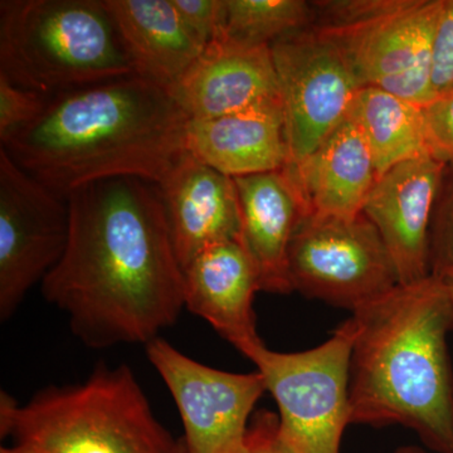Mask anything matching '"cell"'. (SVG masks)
I'll return each mask as SVG.
<instances>
[{"label": "cell", "mask_w": 453, "mask_h": 453, "mask_svg": "<svg viewBox=\"0 0 453 453\" xmlns=\"http://www.w3.org/2000/svg\"><path fill=\"white\" fill-rule=\"evenodd\" d=\"M186 150L229 178L285 169L290 155L281 101L189 120Z\"/></svg>", "instance_id": "e0dca14e"}, {"label": "cell", "mask_w": 453, "mask_h": 453, "mask_svg": "<svg viewBox=\"0 0 453 453\" xmlns=\"http://www.w3.org/2000/svg\"><path fill=\"white\" fill-rule=\"evenodd\" d=\"M241 216V243L257 273L259 291L290 294L288 251L309 216L299 188L285 169L234 178Z\"/></svg>", "instance_id": "9a60e30c"}, {"label": "cell", "mask_w": 453, "mask_h": 453, "mask_svg": "<svg viewBox=\"0 0 453 453\" xmlns=\"http://www.w3.org/2000/svg\"><path fill=\"white\" fill-rule=\"evenodd\" d=\"M134 73L172 89L204 44L184 25L172 0H104Z\"/></svg>", "instance_id": "d6986e66"}, {"label": "cell", "mask_w": 453, "mask_h": 453, "mask_svg": "<svg viewBox=\"0 0 453 453\" xmlns=\"http://www.w3.org/2000/svg\"><path fill=\"white\" fill-rule=\"evenodd\" d=\"M422 110L432 157L453 166V89L432 98Z\"/></svg>", "instance_id": "cb8c5ba5"}, {"label": "cell", "mask_w": 453, "mask_h": 453, "mask_svg": "<svg viewBox=\"0 0 453 453\" xmlns=\"http://www.w3.org/2000/svg\"><path fill=\"white\" fill-rule=\"evenodd\" d=\"M49 98L18 88L0 76V140L4 142L43 113Z\"/></svg>", "instance_id": "603a6c76"}, {"label": "cell", "mask_w": 453, "mask_h": 453, "mask_svg": "<svg viewBox=\"0 0 453 453\" xmlns=\"http://www.w3.org/2000/svg\"><path fill=\"white\" fill-rule=\"evenodd\" d=\"M357 327L344 321L326 342L299 353L262 342L247 356L279 407L280 432L294 453H340L350 421L349 365Z\"/></svg>", "instance_id": "52a82bcc"}, {"label": "cell", "mask_w": 453, "mask_h": 453, "mask_svg": "<svg viewBox=\"0 0 453 453\" xmlns=\"http://www.w3.org/2000/svg\"><path fill=\"white\" fill-rule=\"evenodd\" d=\"M285 170L309 216L356 219L378 180L368 142L349 116L303 162Z\"/></svg>", "instance_id": "ac0fdd59"}, {"label": "cell", "mask_w": 453, "mask_h": 453, "mask_svg": "<svg viewBox=\"0 0 453 453\" xmlns=\"http://www.w3.org/2000/svg\"><path fill=\"white\" fill-rule=\"evenodd\" d=\"M440 279H442L443 282L446 283L447 288H449V295H451V299L453 301V271H449V273L441 276Z\"/></svg>", "instance_id": "f546056e"}, {"label": "cell", "mask_w": 453, "mask_h": 453, "mask_svg": "<svg viewBox=\"0 0 453 453\" xmlns=\"http://www.w3.org/2000/svg\"><path fill=\"white\" fill-rule=\"evenodd\" d=\"M157 188L181 271L213 244L241 242L240 205L234 178L184 150Z\"/></svg>", "instance_id": "5bb4252c"}, {"label": "cell", "mask_w": 453, "mask_h": 453, "mask_svg": "<svg viewBox=\"0 0 453 453\" xmlns=\"http://www.w3.org/2000/svg\"><path fill=\"white\" fill-rule=\"evenodd\" d=\"M348 116L368 142L378 179L399 164L432 157L422 106L384 89L363 86L351 101Z\"/></svg>", "instance_id": "ffe728a7"}, {"label": "cell", "mask_w": 453, "mask_h": 453, "mask_svg": "<svg viewBox=\"0 0 453 453\" xmlns=\"http://www.w3.org/2000/svg\"><path fill=\"white\" fill-rule=\"evenodd\" d=\"M104 0H2L0 76L50 98L133 74Z\"/></svg>", "instance_id": "5b68a950"}, {"label": "cell", "mask_w": 453, "mask_h": 453, "mask_svg": "<svg viewBox=\"0 0 453 453\" xmlns=\"http://www.w3.org/2000/svg\"><path fill=\"white\" fill-rule=\"evenodd\" d=\"M196 40L207 46L222 31L225 0H172Z\"/></svg>", "instance_id": "d4e9b609"}, {"label": "cell", "mask_w": 453, "mask_h": 453, "mask_svg": "<svg viewBox=\"0 0 453 453\" xmlns=\"http://www.w3.org/2000/svg\"><path fill=\"white\" fill-rule=\"evenodd\" d=\"M271 50L290 155L288 166H295L347 118L363 86L338 42L318 27L277 41Z\"/></svg>", "instance_id": "9c48e42d"}, {"label": "cell", "mask_w": 453, "mask_h": 453, "mask_svg": "<svg viewBox=\"0 0 453 453\" xmlns=\"http://www.w3.org/2000/svg\"><path fill=\"white\" fill-rule=\"evenodd\" d=\"M70 237L41 283L83 345L148 344L184 309L159 188L139 178L96 181L67 196Z\"/></svg>", "instance_id": "6da1fadb"}, {"label": "cell", "mask_w": 453, "mask_h": 453, "mask_svg": "<svg viewBox=\"0 0 453 453\" xmlns=\"http://www.w3.org/2000/svg\"><path fill=\"white\" fill-rule=\"evenodd\" d=\"M314 22V4L305 0H225L220 32L244 43L273 46Z\"/></svg>", "instance_id": "44dd1931"}, {"label": "cell", "mask_w": 453, "mask_h": 453, "mask_svg": "<svg viewBox=\"0 0 453 453\" xmlns=\"http://www.w3.org/2000/svg\"><path fill=\"white\" fill-rule=\"evenodd\" d=\"M434 97L453 89V0H443L434 53Z\"/></svg>", "instance_id": "484cf974"}, {"label": "cell", "mask_w": 453, "mask_h": 453, "mask_svg": "<svg viewBox=\"0 0 453 453\" xmlns=\"http://www.w3.org/2000/svg\"><path fill=\"white\" fill-rule=\"evenodd\" d=\"M288 273L292 290L351 312L399 285L388 250L365 213L306 217L291 241Z\"/></svg>", "instance_id": "ba28073f"}, {"label": "cell", "mask_w": 453, "mask_h": 453, "mask_svg": "<svg viewBox=\"0 0 453 453\" xmlns=\"http://www.w3.org/2000/svg\"><path fill=\"white\" fill-rule=\"evenodd\" d=\"M446 169L434 157L399 164L378 179L365 203L363 213L380 232L399 285L431 276L429 226Z\"/></svg>", "instance_id": "7c38bea8"}, {"label": "cell", "mask_w": 453, "mask_h": 453, "mask_svg": "<svg viewBox=\"0 0 453 453\" xmlns=\"http://www.w3.org/2000/svg\"><path fill=\"white\" fill-rule=\"evenodd\" d=\"M351 318V423L403 426L431 451L453 453V301L443 280L395 286Z\"/></svg>", "instance_id": "3957f363"}, {"label": "cell", "mask_w": 453, "mask_h": 453, "mask_svg": "<svg viewBox=\"0 0 453 453\" xmlns=\"http://www.w3.org/2000/svg\"><path fill=\"white\" fill-rule=\"evenodd\" d=\"M0 453H40L35 449H28V447L13 445L12 447H3Z\"/></svg>", "instance_id": "83f0119b"}, {"label": "cell", "mask_w": 453, "mask_h": 453, "mask_svg": "<svg viewBox=\"0 0 453 453\" xmlns=\"http://www.w3.org/2000/svg\"><path fill=\"white\" fill-rule=\"evenodd\" d=\"M170 94L190 120H208L281 101L271 46L219 32Z\"/></svg>", "instance_id": "4fadbf2b"}, {"label": "cell", "mask_w": 453, "mask_h": 453, "mask_svg": "<svg viewBox=\"0 0 453 453\" xmlns=\"http://www.w3.org/2000/svg\"><path fill=\"white\" fill-rule=\"evenodd\" d=\"M70 237V205L0 146V320L58 264Z\"/></svg>", "instance_id": "30bf717a"}, {"label": "cell", "mask_w": 453, "mask_h": 453, "mask_svg": "<svg viewBox=\"0 0 453 453\" xmlns=\"http://www.w3.org/2000/svg\"><path fill=\"white\" fill-rule=\"evenodd\" d=\"M146 356L177 404L187 453H240L267 390L264 377L202 365L159 336L146 344Z\"/></svg>", "instance_id": "8fae6325"}, {"label": "cell", "mask_w": 453, "mask_h": 453, "mask_svg": "<svg viewBox=\"0 0 453 453\" xmlns=\"http://www.w3.org/2000/svg\"><path fill=\"white\" fill-rule=\"evenodd\" d=\"M431 275L453 271V166H447L429 226Z\"/></svg>", "instance_id": "7402d4cb"}, {"label": "cell", "mask_w": 453, "mask_h": 453, "mask_svg": "<svg viewBox=\"0 0 453 453\" xmlns=\"http://www.w3.org/2000/svg\"><path fill=\"white\" fill-rule=\"evenodd\" d=\"M395 453H427L421 447L417 446H402L395 449Z\"/></svg>", "instance_id": "f1b7e54d"}, {"label": "cell", "mask_w": 453, "mask_h": 453, "mask_svg": "<svg viewBox=\"0 0 453 453\" xmlns=\"http://www.w3.org/2000/svg\"><path fill=\"white\" fill-rule=\"evenodd\" d=\"M173 453H187L186 446H184L183 441L177 440V445H175L174 451Z\"/></svg>", "instance_id": "4dcf8cb0"}, {"label": "cell", "mask_w": 453, "mask_h": 453, "mask_svg": "<svg viewBox=\"0 0 453 453\" xmlns=\"http://www.w3.org/2000/svg\"><path fill=\"white\" fill-rule=\"evenodd\" d=\"M315 27L344 50L362 86L425 106L434 98V38L443 0L312 2Z\"/></svg>", "instance_id": "8992f818"}, {"label": "cell", "mask_w": 453, "mask_h": 453, "mask_svg": "<svg viewBox=\"0 0 453 453\" xmlns=\"http://www.w3.org/2000/svg\"><path fill=\"white\" fill-rule=\"evenodd\" d=\"M184 308L204 319L247 357L262 344L253 297L257 273L240 241L213 244L183 268Z\"/></svg>", "instance_id": "2e32d148"}, {"label": "cell", "mask_w": 453, "mask_h": 453, "mask_svg": "<svg viewBox=\"0 0 453 453\" xmlns=\"http://www.w3.org/2000/svg\"><path fill=\"white\" fill-rule=\"evenodd\" d=\"M0 434L40 453H173L127 365H100L74 386L49 387L25 405L2 392Z\"/></svg>", "instance_id": "277c9868"}, {"label": "cell", "mask_w": 453, "mask_h": 453, "mask_svg": "<svg viewBox=\"0 0 453 453\" xmlns=\"http://www.w3.org/2000/svg\"><path fill=\"white\" fill-rule=\"evenodd\" d=\"M240 453H294L280 432L279 416L262 410L253 414Z\"/></svg>", "instance_id": "4316f807"}, {"label": "cell", "mask_w": 453, "mask_h": 453, "mask_svg": "<svg viewBox=\"0 0 453 453\" xmlns=\"http://www.w3.org/2000/svg\"><path fill=\"white\" fill-rule=\"evenodd\" d=\"M189 120L168 89L133 73L50 97L2 148L65 198L112 178L157 186L186 150Z\"/></svg>", "instance_id": "7a4b0ae2"}]
</instances>
